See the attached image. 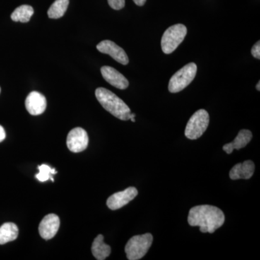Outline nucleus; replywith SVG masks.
I'll return each instance as SVG.
<instances>
[{"mask_svg": "<svg viewBox=\"0 0 260 260\" xmlns=\"http://www.w3.org/2000/svg\"><path fill=\"white\" fill-rule=\"evenodd\" d=\"M91 251L92 254L95 259L104 260L110 255L112 249H111L110 246L104 242V236L99 234L94 239L93 244H92Z\"/></svg>", "mask_w": 260, "mask_h": 260, "instance_id": "4468645a", "label": "nucleus"}, {"mask_svg": "<svg viewBox=\"0 0 260 260\" xmlns=\"http://www.w3.org/2000/svg\"><path fill=\"white\" fill-rule=\"evenodd\" d=\"M69 3L70 0H55L48 10L47 14L49 18L58 19L64 16Z\"/></svg>", "mask_w": 260, "mask_h": 260, "instance_id": "f3484780", "label": "nucleus"}, {"mask_svg": "<svg viewBox=\"0 0 260 260\" xmlns=\"http://www.w3.org/2000/svg\"><path fill=\"white\" fill-rule=\"evenodd\" d=\"M197 71L198 67L195 63H189L183 67L171 78L169 84V91L176 93L184 90L194 79Z\"/></svg>", "mask_w": 260, "mask_h": 260, "instance_id": "20e7f679", "label": "nucleus"}, {"mask_svg": "<svg viewBox=\"0 0 260 260\" xmlns=\"http://www.w3.org/2000/svg\"><path fill=\"white\" fill-rule=\"evenodd\" d=\"M39 173L36 175L38 180L44 182V181L49 180L51 177V167L46 164H42L38 167Z\"/></svg>", "mask_w": 260, "mask_h": 260, "instance_id": "6ab92c4d", "label": "nucleus"}, {"mask_svg": "<svg viewBox=\"0 0 260 260\" xmlns=\"http://www.w3.org/2000/svg\"><path fill=\"white\" fill-rule=\"evenodd\" d=\"M133 2L138 6H143L146 3V0H133Z\"/></svg>", "mask_w": 260, "mask_h": 260, "instance_id": "5701e85b", "label": "nucleus"}, {"mask_svg": "<svg viewBox=\"0 0 260 260\" xmlns=\"http://www.w3.org/2000/svg\"><path fill=\"white\" fill-rule=\"evenodd\" d=\"M187 29L183 24H176L164 32L161 39L162 50L165 54H172L184 41Z\"/></svg>", "mask_w": 260, "mask_h": 260, "instance_id": "39448f33", "label": "nucleus"}, {"mask_svg": "<svg viewBox=\"0 0 260 260\" xmlns=\"http://www.w3.org/2000/svg\"><path fill=\"white\" fill-rule=\"evenodd\" d=\"M187 220L191 226H199L202 233L213 234L223 225L225 215L217 207L198 205L189 210Z\"/></svg>", "mask_w": 260, "mask_h": 260, "instance_id": "f257e3e1", "label": "nucleus"}, {"mask_svg": "<svg viewBox=\"0 0 260 260\" xmlns=\"http://www.w3.org/2000/svg\"><path fill=\"white\" fill-rule=\"evenodd\" d=\"M0 93H1V88H0Z\"/></svg>", "mask_w": 260, "mask_h": 260, "instance_id": "a878e982", "label": "nucleus"}, {"mask_svg": "<svg viewBox=\"0 0 260 260\" xmlns=\"http://www.w3.org/2000/svg\"><path fill=\"white\" fill-rule=\"evenodd\" d=\"M109 6L112 9L119 10L125 6V0H108Z\"/></svg>", "mask_w": 260, "mask_h": 260, "instance_id": "aec40b11", "label": "nucleus"}, {"mask_svg": "<svg viewBox=\"0 0 260 260\" xmlns=\"http://www.w3.org/2000/svg\"><path fill=\"white\" fill-rule=\"evenodd\" d=\"M89 138L88 133L83 128H74L70 132L67 138V145L73 153H80L87 148Z\"/></svg>", "mask_w": 260, "mask_h": 260, "instance_id": "0eeeda50", "label": "nucleus"}, {"mask_svg": "<svg viewBox=\"0 0 260 260\" xmlns=\"http://www.w3.org/2000/svg\"><path fill=\"white\" fill-rule=\"evenodd\" d=\"M95 93L97 100L107 112L120 120H129L131 111L116 94L104 88H97Z\"/></svg>", "mask_w": 260, "mask_h": 260, "instance_id": "f03ea898", "label": "nucleus"}, {"mask_svg": "<svg viewBox=\"0 0 260 260\" xmlns=\"http://www.w3.org/2000/svg\"><path fill=\"white\" fill-rule=\"evenodd\" d=\"M210 116L205 109H200L191 116L185 129V136L189 140H197L202 136L209 125Z\"/></svg>", "mask_w": 260, "mask_h": 260, "instance_id": "423d86ee", "label": "nucleus"}, {"mask_svg": "<svg viewBox=\"0 0 260 260\" xmlns=\"http://www.w3.org/2000/svg\"><path fill=\"white\" fill-rule=\"evenodd\" d=\"M252 139V133L248 129H242L239 131L237 138L234 139V141L230 143L233 148L236 150H240L251 141Z\"/></svg>", "mask_w": 260, "mask_h": 260, "instance_id": "a211bd4d", "label": "nucleus"}, {"mask_svg": "<svg viewBox=\"0 0 260 260\" xmlns=\"http://www.w3.org/2000/svg\"><path fill=\"white\" fill-rule=\"evenodd\" d=\"M254 162L251 160H246L242 164H238L232 168L229 173V177L233 180L237 179H249L254 174Z\"/></svg>", "mask_w": 260, "mask_h": 260, "instance_id": "ddd939ff", "label": "nucleus"}, {"mask_svg": "<svg viewBox=\"0 0 260 260\" xmlns=\"http://www.w3.org/2000/svg\"><path fill=\"white\" fill-rule=\"evenodd\" d=\"M5 138H6V133H5L4 128L0 125V143L3 142L5 139Z\"/></svg>", "mask_w": 260, "mask_h": 260, "instance_id": "4be33fe9", "label": "nucleus"}, {"mask_svg": "<svg viewBox=\"0 0 260 260\" xmlns=\"http://www.w3.org/2000/svg\"><path fill=\"white\" fill-rule=\"evenodd\" d=\"M60 226V220L55 214L46 215L39 227V234L45 240H49L55 237Z\"/></svg>", "mask_w": 260, "mask_h": 260, "instance_id": "9d476101", "label": "nucleus"}, {"mask_svg": "<svg viewBox=\"0 0 260 260\" xmlns=\"http://www.w3.org/2000/svg\"><path fill=\"white\" fill-rule=\"evenodd\" d=\"M101 73L104 80L116 88L124 90L129 86V81L125 77L112 67H102Z\"/></svg>", "mask_w": 260, "mask_h": 260, "instance_id": "f8f14e48", "label": "nucleus"}, {"mask_svg": "<svg viewBox=\"0 0 260 260\" xmlns=\"http://www.w3.org/2000/svg\"><path fill=\"white\" fill-rule=\"evenodd\" d=\"M130 120L133 121V122H135V118H133V119H130Z\"/></svg>", "mask_w": 260, "mask_h": 260, "instance_id": "393cba45", "label": "nucleus"}, {"mask_svg": "<svg viewBox=\"0 0 260 260\" xmlns=\"http://www.w3.org/2000/svg\"><path fill=\"white\" fill-rule=\"evenodd\" d=\"M34 13V8L31 6L27 5H21L12 13L11 19L15 22L28 23Z\"/></svg>", "mask_w": 260, "mask_h": 260, "instance_id": "dca6fc26", "label": "nucleus"}, {"mask_svg": "<svg viewBox=\"0 0 260 260\" xmlns=\"http://www.w3.org/2000/svg\"><path fill=\"white\" fill-rule=\"evenodd\" d=\"M19 230L13 223H5L0 227V245L13 242L18 237Z\"/></svg>", "mask_w": 260, "mask_h": 260, "instance_id": "2eb2a0df", "label": "nucleus"}, {"mask_svg": "<svg viewBox=\"0 0 260 260\" xmlns=\"http://www.w3.org/2000/svg\"><path fill=\"white\" fill-rule=\"evenodd\" d=\"M251 54L254 56L256 59H260V42L258 41L253 46V47L251 48Z\"/></svg>", "mask_w": 260, "mask_h": 260, "instance_id": "412c9836", "label": "nucleus"}, {"mask_svg": "<svg viewBox=\"0 0 260 260\" xmlns=\"http://www.w3.org/2000/svg\"><path fill=\"white\" fill-rule=\"evenodd\" d=\"M153 237L151 234L135 236L128 241L125 246L126 257L129 260L142 259L147 254L152 244Z\"/></svg>", "mask_w": 260, "mask_h": 260, "instance_id": "7ed1b4c3", "label": "nucleus"}, {"mask_svg": "<svg viewBox=\"0 0 260 260\" xmlns=\"http://www.w3.org/2000/svg\"><path fill=\"white\" fill-rule=\"evenodd\" d=\"M259 85H260V82H258L257 85H256V90H257L258 91H259V90H260Z\"/></svg>", "mask_w": 260, "mask_h": 260, "instance_id": "b1692460", "label": "nucleus"}, {"mask_svg": "<svg viewBox=\"0 0 260 260\" xmlns=\"http://www.w3.org/2000/svg\"><path fill=\"white\" fill-rule=\"evenodd\" d=\"M138 191L136 188L128 187L125 190L114 193L108 198L107 205L109 209L116 210L120 209L124 205L134 200L138 196Z\"/></svg>", "mask_w": 260, "mask_h": 260, "instance_id": "6e6552de", "label": "nucleus"}, {"mask_svg": "<svg viewBox=\"0 0 260 260\" xmlns=\"http://www.w3.org/2000/svg\"><path fill=\"white\" fill-rule=\"evenodd\" d=\"M25 108L29 114L32 116L40 115L47 109V99L42 93L32 91L25 99Z\"/></svg>", "mask_w": 260, "mask_h": 260, "instance_id": "9b49d317", "label": "nucleus"}, {"mask_svg": "<svg viewBox=\"0 0 260 260\" xmlns=\"http://www.w3.org/2000/svg\"><path fill=\"white\" fill-rule=\"evenodd\" d=\"M96 48L100 52L109 54L114 60L121 64L126 65L129 63V58L126 55L125 51L112 41H102L98 44Z\"/></svg>", "mask_w": 260, "mask_h": 260, "instance_id": "1a4fd4ad", "label": "nucleus"}]
</instances>
